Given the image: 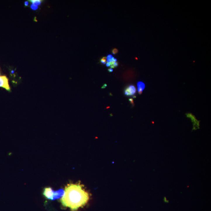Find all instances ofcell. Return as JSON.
<instances>
[{
    "label": "cell",
    "mask_w": 211,
    "mask_h": 211,
    "mask_svg": "<svg viewBox=\"0 0 211 211\" xmlns=\"http://www.w3.org/2000/svg\"><path fill=\"white\" fill-rule=\"evenodd\" d=\"M136 92V88L134 86L130 85L125 88L124 94L128 97L134 96Z\"/></svg>",
    "instance_id": "cell-3"
},
{
    "label": "cell",
    "mask_w": 211,
    "mask_h": 211,
    "mask_svg": "<svg viewBox=\"0 0 211 211\" xmlns=\"http://www.w3.org/2000/svg\"><path fill=\"white\" fill-rule=\"evenodd\" d=\"M106 59H107V57H104L102 58L101 59L100 61L102 64H106Z\"/></svg>",
    "instance_id": "cell-10"
},
{
    "label": "cell",
    "mask_w": 211,
    "mask_h": 211,
    "mask_svg": "<svg viewBox=\"0 0 211 211\" xmlns=\"http://www.w3.org/2000/svg\"><path fill=\"white\" fill-rule=\"evenodd\" d=\"M31 8L33 10H36L38 9V6H37L33 4H31V6H30Z\"/></svg>",
    "instance_id": "cell-11"
},
{
    "label": "cell",
    "mask_w": 211,
    "mask_h": 211,
    "mask_svg": "<svg viewBox=\"0 0 211 211\" xmlns=\"http://www.w3.org/2000/svg\"><path fill=\"white\" fill-rule=\"evenodd\" d=\"M30 1L32 3V4L37 6L38 5H40L42 3V1L41 0H31Z\"/></svg>",
    "instance_id": "cell-8"
},
{
    "label": "cell",
    "mask_w": 211,
    "mask_h": 211,
    "mask_svg": "<svg viewBox=\"0 0 211 211\" xmlns=\"http://www.w3.org/2000/svg\"><path fill=\"white\" fill-rule=\"evenodd\" d=\"M112 53H113V54H117V53H118V50L117 49L115 48L114 49H113L112 50Z\"/></svg>",
    "instance_id": "cell-12"
},
{
    "label": "cell",
    "mask_w": 211,
    "mask_h": 211,
    "mask_svg": "<svg viewBox=\"0 0 211 211\" xmlns=\"http://www.w3.org/2000/svg\"><path fill=\"white\" fill-rule=\"evenodd\" d=\"M137 85L138 87V93L139 94H141L145 88V84L143 82H138Z\"/></svg>",
    "instance_id": "cell-6"
},
{
    "label": "cell",
    "mask_w": 211,
    "mask_h": 211,
    "mask_svg": "<svg viewBox=\"0 0 211 211\" xmlns=\"http://www.w3.org/2000/svg\"><path fill=\"white\" fill-rule=\"evenodd\" d=\"M187 117L189 118L193 122V130H196L199 128V121L197 120L194 116L191 113H188L186 114Z\"/></svg>",
    "instance_id": "cell-5"
},
{
    "label": "cell",
    "mask_w": 211,
    "mask_h": 211,
    "mask_svg": "<svg viewBox=\"0 0 211 211\" xmlns=\"http://www.w3.org/2000/svg\"><path fill=\"white\" fill-rule=\"evenodd\" d=\"M90 199L89 193L80 182L67 184L61 199L63 206L75 211L85 206Z\"/></svg>",
    "instance_id": "cell-1"
},
{
    "label": "cell",
    "mask_w": 211,
    "mask_h": 211,
    "mask_svg": "<svg viewBox=\"0 0 211 211\" xmlns=\"http://www.w3.org/2000/svg\"><path fill=\"white\" fill-rule=\"evenodd\" d=\"M24 5H25V6H28L29 2L28 1H25V3H24Z\"/></svg>",
    "instance_id": "cell-14"
},
{
    "label": "cell",
    "mask_w": 211,
    "mask_h": 211,
    "mask_svg": "<svg viewBox=\"0 0 211 211\" xmlns=\"http://www.w3.org/2000/svg\"><path fill=\"white\" fill-rule=\"evenodd\" d=\"M107 60L108 63H111L113 62H116L117 59L115 58L112 55H108L107 57Z\"/></svg>",
    "instance_id": "cell-7"
},
{
    "label": "cell",
    "mask_w": 211,
    "mask_h": 211,
    "mask_svg": "<svg viewBox=\"0 0 211 211\" xmlns=\"http://www.w3.org/2000/svg\"><path fill=\"white\" fill-rule=\"evenodd\" d=\"M129 101L130 102L131 104H132V105L133 106H134V101H133V98H129Z\"/></svg>",
    "instance_id": "cell-13"
},
{
    "label": "cell",
    "mask_w": 211,
    "mask_h": 211,
    "mask_svg": "<svg viewBox=\"0 0 211 211\" xmlns=\"http://www.w3.org/2000/svg\"><path fill=\"white\" fill-rule=\"evenodd\" d=\"M108 71L109 72H112L113 71V70L112 68H109V69H108Z\"/></svg>",
    "instance_id": "cell-16"
},
{
    "label": "cell",
    "mask_w": 211,
    "mask_h": 211,
    "mask_svg": "<svg viewBox=\"0 0 211 211\" xmlns=\"http://www.w3.org/2000/svg\"><path fill=\"white\" fill-rule=\"evenodd\" d=\"M43 195L46 198L50 200H54L57 198L58 196V194H56L55 192L50 187L45 188Z\"/></svg>",
    "instance_id": "cell-2"
},
{
    "label": "cell",
    "mask_w": 211,
    "mask_h": 211,
    "mask_svg": "<svg viewBox=\"0 0 211 211\" xmlns=\"http://www.w3.org/2000/svg\"><path fill=\"white\" fill-rule=\"evenodd\" d=\"M0 87L4 88L8 91H11L8 80L6 76H0Z\"/></svg>",
    "instance_id": "cell-4"
},
{
    "label": "cell",
    "mask_w": 211,
    "mask_h": 211,
    "mask_svg": "<svg viewBox=\"0 0 211 211\" xmlns=\"http://www.w3.org/2000/svg\"><path fill=\"white\" fill-rule=\"evenodd\" d=\"M106 67H110V63H106Z\"/></svg>",
    "instance_id": "cell-17"
},
{
    "label": "cell",
    "mask_w": 211,
    "mask_h": 211,
    "mask_svg": "<svg viewBox=\"0 0 211 211\" xmlns=\"http://www.w3.org/2000/svg\"><path fill=\"white\" fill-rule=\"evenodd\" d=\"M107 84H104V85H103V86L102 87V89H105V88L106 87H107Z\"/></svg>",
    "instance_id": "cell-15"
},
{
    "label": "cell",
    "mask_w": 211,
    "mask_h": 211,
    "mask_svg": "<svg viewBox=\"0 0 211 211\" xmlns=\"http://www.w3.org/2000/svg\"><path fill=\"white\" fill-rule=\"evenodd\" d=\"M110 63V67H111V68H115L118 66V63L117 61L116 62Z\"/></svg>",
    "instance_id": "cell-9"
}]
</instances>
